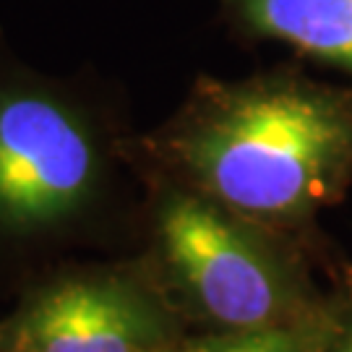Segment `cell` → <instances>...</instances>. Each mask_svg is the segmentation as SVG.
I'll return each mask as SVG.
<instances>
[{"label": "cell", "mask_w": 352, "mask_h": 352, "mask_svg": "<svg viewBox=\"0 0 352 352\" xmlns=\"http://www.w3.org/2000/svg\"><path fill=\"white\" fill-rule=\"evenodd\" d=\"M324 352H352V261L337 256L327 264Z\"/></svg>", "instance_id": "cell-7"}, {"label": "cell", "mask_w": 352, "mask_h": 352, "mask_svg": "<svg viewBox=\"0 0 352 352\" xmlns=\"http://www.w3.org/2000/svg\"><path fill=\"white\" fill-rule=\"evenodd\" d=\"M186 344H188V342H186ZM177 352H186V347H183V350H177Z\"/></svg>", "instance_id": "cell-9"}, {"label": "cell", "mask_w": 352, "mask_h": 352, "mask_svg": "<svg viewBox=\"0 0 352 352\" xmlns=\"http://www.w3.org/2000/svg\"><path fill=\"white\" fill-rule=\"evenodd\" d=\"M186 329L146 266H94L39 282L0 337L3 352H177Z\"/></svg>", "instance_id": "cell-4"}, {"label": "cell", "mask_w": 352, "mask_h": 352, "mask_svg": "<svg viewBox=\"0 0 352 352\" xmlns=\"http://www.w3.org/2000/svg\"><path fill=\"white\" fill-rule=\"evenodd\" d=\"M149 269L186 324L230 334L305 321L327 285L316 253L196 190L151 183Z\"/></svg>", "instance_id": "cell-3"}, {"label": "cell", "mask_w": 352, "mask_h": 352, "mask_svg": "<svg viewBox=\"0 0 352 352\" xmlns=\"http://www.w3.org/2000/svg\"><path fill=\"white\" fill-rule=\"evenodd\" d=\"M0 352H3V337H0Z\"/></svg>", "instance_id": "cell-8"}, {"label": "cell", "mask_w": 352, "mask_h": 352, "mask_svg": "<svg viewBox=\"0 0 352 352\" xmlns=\"http://www.w3.org/2000/svg\"><path fill=\"white\" fill-rule=\"evenodd\" d=\"M149 183L196 190L302 243L327 266L321 214L352 188V97L295 74L206 78L157 131L131 139Z\"/></svg>", "instance_id": "cell-1"}, {"label": "cell", "mask_w": 352, "mask_h": 352, "mask_svg": "<svg viewBox=\"0 0 352 352\" xmlns=\"http://www.w3.org/2000/svg\"><path fill=\"white\" fill-rule=\"evenodd\" d=\"M131 136L102 91L39 74L0 42V256L100 235L123 206Z\"/></svg>", "instance_id": "cell-2"}, {"label": "cell", "mask_w": 352, "mask_h": 352, "mask_svg": "<svg viewBox=\"0 0 352 352\" xmlns=\"http://www.w3.org/2000/svg\"><path fill=\"white\" fill-rule=\"evenodd\" d=\"M324 302L311 318L298 324L190 337L186 352H324Z\"/></svg>", "instance_id": "cell-6"}, {"label": "cell", "mask_w": 352, "mask_h": 352, "mask_svg": "<svg viewBox=\"0 0 352 352\" xmlns=\"http://www.w3.org/2000/svg\"><path fill=\"white\" fill-rule=\"evenodd\" d=\"M251 37L274 39L352 76V0H227Z\"/></svg>", "instance_id": "cell-5"}]
</instances>
